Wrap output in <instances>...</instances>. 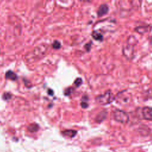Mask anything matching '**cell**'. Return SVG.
<instances>
[{
  "mask_svg": "<svg viewBox=\"0 0 152 152\" xmlns=\"http://www.w3.org/2000/svg\"><path fill=\"white\" fill-rule=\"evenodd\" d=\"M115 100V96L110 90H107L103 94L96 97V101L101 105H106L111 103Z\"/></svg>",
  "mask_w": 152,
  "mask_h": 152,
  "instance_id": "obj_1",
  "label": "cell"
},
{
  "mask_svg": "<svg viewBox=\"0 0 152 152\" xmlns=\"http://www.w3.org/2000/svg\"><path fill=\"white\" fill-rule=\"evenodd\" d=\"M5 78L7 79H9V80H12V81H15L17 79V75L15 72L10 70V71H8L5 73Z\"/></svg>",
  "mask_w": 152,
  "mask_h": 152,
  "instance_id": "obj_8",
  "label": "cell"
},
{
  "mask_svg": "<svg viewBox=\"0 0 152 152\" xmlns=\"http://www.w3.org/2000/svg\"><path fill=\"white\" fill-rule=\"evenodd\" d=\"M81 106L83 108H87L88 107V103L85 102L84 101L82 100V102L81 103Z\"/></svg>",
  "mask_w": 152,
  "mask_h": 152,
  "instance_id": "obj_16",
  "label": "cell"
},
{
  "mask_svg": "<svg viewBox=\"0 0 152 152\" xmlns=\"http://www.w3.org/2000/svg\"><path fill=\"white\" fill-rule=\"evenodd\" d=\"M113 119L120 123L126 124L129 121V117L128 114L122 110L120 109H115L113 111L112 113Z\"/></svg>",
  "mask_w": 152,
  "mask_h": 152,
  "instance_id": "obj_2",
  "label": "cell"
},
{
  "mask_svg": "<svg viewBox=\"0 0 152 152\" xmlns=\"http://www.w3.org/2000/svg\"><path fill=\"white\" fill-rule=\"evenodd\" d=\"M106 116V112L105 111H102L100 113L98 114V115L96 118V120L98 122H101L105 119Z\"/></svg>",
  "mask_w": 152,
  "mask_h": 152,
  "instance_id": "obj_9",
  "label": "cell"
},
{
  "mask_svg": "<svg viewBox=\"0 0 152 152\" xmlns=\"http://www.w3.org/2000/svg\"><path fill=\"white\" fill-rule=\"evenodd\" d=\"M61 46V43L57 40H55L52 44V47L53 48L55 49H59Z\"/></svg>",
  "mask_w": 152,
  "mask_h": 152,
  "instance_id": "obj_13",
  "label": "cell"
},
{
  "mask_svg": "<svg viewBox=\"0 0 152 152\" xmlns=\"http://www.w3.org/2000/svg\"><path fill=\"white\" fill-rule=\"evenodd\" d=\"M11 97H12V94L10 93H5L3 94V96H2L3 99L5 100L10 99L11 98Z\"/></svg>",
  "mask_w": 152,
  "mask_h": 152,
  "instance_id": "obj_14",
  "label": "cell"
},
{
  "mask_svg": "<svg viewBox=\"0 0 152 152\" xmlns=\"http://www.w3.org/2000/svg\"><path fill=\"white\" fill-rule=\"evenodd\" d=\"M77 132L75 130H72V129H67L62 132V134L64 136L69 138H73L77 134Z\"/></svg>",
  "mask_w": 152,
  "mask_h": 152,
  "instance_id": "obj_7",
  "label": "cell"
},
{
  "mask_svg": "<svg viewBox=\"0 0 152 152\" xmlns=\"http://www.w3.org/2000/svg\"><path fill=\"white\" fill-rule=\"evenodd\" d=\"M91 36L92 37L95 39V40H102L103 39V36L102 34L98 33L97 31H93L92 32V34H91Z\"/></svg>",
  "mask_w": 152,
  "mask_h": 152,
  "instance_id": "obj_11",
  "label": "cell"
},
{
  "mask_svg": "<svg viewBox=\"0 0 152 152\" xmlns=\"http://www.w3.org/2000/svg\"><path fill=\"white\" fill-rule=\"evenodd\" d=\"M73 91V88L72 87H69L68 88H67L65 91V94L66 96H68L69 94H71V93Z\"/></svg>",
  "mask_w": 152,
  "mask_h": 152,
  "instance_id": "obj_15",
  "label": "cell"
},
{
  "mask_svg": "<svg viewBox=\"0 0 152 152\" xmlns=\"http://www.w3.org/2000/svg\"><path fill=\"white\" fill-rule=\"evenodd\" d=\"M151 30V27L150 26H138L135 28V30L139 33L140 34H144L147 32H148Z\"/></svg>",
  "mask_w": 152,
  "mask_h": 152,
  "instance_id": "obj_6",
  "label": "cell"
},
{
  "mask_svg": "<svg viewBox=\"0 0 152 152\" xmlns=\"http://www.w3.org/2000/svg\"><path fill=\"white\" fill-rule=\"evenodd\" d=\"M83 83V80L81 78H77L75 79V80L74 81V85L76 86V87H79Z\"/></svg>",
  "mask_w": 152,
  "mask_h": 152,
  "instance_id": "obj_12",
  "label": "cell"
},
{
  "mask_svg": "<svg viewBox=\"0 0 152 152\" xmlns=\"http://www.w3.org/2000/svg\"><path fill=\"white\" fill-rule=\"evenodd\" d=\"M27 129L31 132H36L39 129V125L36 124H31L27 126Z\"/></svg>",
  "mask_w": 152,
  "mask_h": 152,
  "instance_id": "obj_10",
  "label": "cell"
},
{
  "mask_svg": "<svg viewBox=\"0 0 152 152\" xmlns=\"http://www.w3.org/2000/svg\"><path fill=\"white\" fill-rule=\"evenodd\" d=\"M132 38H131V36H130L126 41V45L123 49V53L125 55V56L126 58H129L131 59L134 56V46L135 45L134 43H132Z\"/></svg>",
  "mask_w": 152,
  "mask_h": 152,
  "instance_id": "obj_3",
  "label": "cell"
},
{
  "mask_svg": "<svg viewBox=\"0 0 152 152\" xmlns=\"http://www.w3.org/2000/svg\"><path fill=\"white\" fill-rule=\"evenodd\" d=\"M142 118L146 120L152 121V107L145 106L141 109Z\"/></svg>",
  "mask_w": 152,
  "mask_h": 152,
  "instance_id": "obj_4",
  "label": "cell"
},
{
  "mask_svg": "<svg viewBox=\"0 0 152 152\" xmlns=\"http://www.w3.org/2000/svg\"><path fill=\"white\" fill-rule=\"evenodd\" d=\"M108 11H109L108 5L106 4H102L99 7V8L97 10V12L98 17H102V16L106 15L108 12Z\"/></svg>",
  "mask_w": 152,
  "mask_h": 152,
  "instance_id": "obj_5",
  "label": "cell"
}]
</instances>
